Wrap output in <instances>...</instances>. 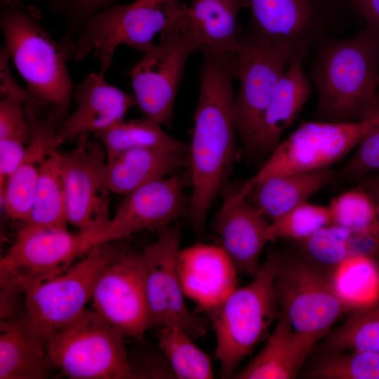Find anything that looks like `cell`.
Returning a JSON list of instances; mask_svg holds the SVG:
<instances>
[{"label": "cell", "instance_id": "41", "mask_svg": "<svg viewBox=\"0 0 379 379\" xmlns=\"http://www.w3.org/2000/svg\"><path fill=\"white\" fill-rule=\"evenodd\" d=\"M355 181L358 186L364 189L371 197L379 215V173L364 175Z\"/></svg>", "mask_w": 379, "mask_h": 379}, {"label": "cell", "instance_id": "28", "mask_svg": "<svg viewBox=\"0 0 379 379\" xmlns=\"http://www.w3.org/2000/svg\"><path fill=\"white\" fill-rule=\"evenodd\" d=\"M299 252L317 265L331 270L355 256L379 258V225L354 230L330 224L297 241Z\"/></svg>", "mask_w": 379, "mask_h": 379}, {"label": "cell", "instance_id": "31", "mask_svg": "<svg viewBox=\"0 0 379 379\" xmlns=\"http://www.w3.org/2000/svg\"><path fill=\"white\" fill-rule=\"evenodd\" d=\"M102 145L107 158L141 148H161L189 152V146L172 137L161 125L145 117L123 119L93 134Z\"/></svg>", "mask_w": 379, "mask_h": 379}, {"label": "cell", "instance_id": "27", "mask_svg": "<svg viewBox=\"0 0 379 379\" xmlns=\"http://www.w3.org/2000/svg\"><path fill=\"white\" fill-rule=\"evenodd\" d=\"M331 168L268 177L252 185L244 194L270 221L307 202L335 179Z\"/></svg>", "mask_w": 379, "mask_h": 379}, {"label": "cell", "instance_id": "11", "mask_svg": "<svg viewBox=\"0 0 379 379\" xmlns=\"http://www.w3.org/2000/svg\"><path fill=\"white\" fill-rule=\"evenodd\" d=\"M248 29L285 44L295 57L336 36L356 16L343 0H250Z\"/></svg>", "mask_w": 379, "mask_h": 379}, {"label": "cell", "instance_id": "17", "mask_svg": "<svg viewBox=\"0 0 379 379\" xmlns=\"http://www.w3.org/2000/svg\"><path fill=\"white\" fill-rule=\"evenodd\" d=\"M184 177L172 174L124 196L114 215L94 233L96 245L117 241L143 230L168 227L188 208Z\"/></svg>", "mask_w": 379, "mask_h": 379}, {"label": "cell", "instance_id": "23", "mask_svg": "<svg viewBox=\"0 0 379 379\" xmlns=\"http://www.w3.org/2000/svg\"><path fill=\"white\" fill-rule=\"evenodd\" d=\"M10 56L0 51V173L10 175L20 164L30 137L26 88L13 77Z\"/></svg>", "mask_w": 379, "mask_h": 379}, {"label": "cell", "instance_id": "37", "mask_svg": "<svg viewBox=\"0 0 379 379\" xmlns=\"http://www.w3.org/2000/svg\"><path fill=\"white\" fill-rule=\"evenodd\" d=\"M331 224L328 206L305 202L270 221L271 241L288 239L304 240Z\"/></svg>", "mask_w": 379, "mask_h": 379}, {"label": "cell", "instance_id": "36", "mask_svg": "<svg viewBox=\"0 0 379 379\" xmlns=\"http://www.w3.org/2000/svg\"><path fill=\"white\" fill-rule=\"evenodd\" d=\"M331 224L354 230L379 225V215L371 197L361 187L334 197L328 206Z\"/></svg>", "mask_w": 379, "mask_h": 379}, {"label": "cell", "instance_id": "8", "mask_svg": "<svg viewBox=\"0 0 379 379\" xmlns=\"http://www.w3.org/2000/svg\"><path fill=\"white\" fill-rule=\"evenodd\" d=\"M177 0L154 6L112 5L90 18L71 40L62 39L69 60L81 61L91 55L105 74L121 45L145 53L155 44L153 39L166 26Z\"/></svg>", "mask_w": 379, "mask_h": 379}, {"label": "cell", "instance_id": "18", "mask_svg": "<svg viewBox=\"0 0 379 379\" xmlns=\"http://www.w3.org/2000/svg\"><path fill=\"white\" fill-rule=\"evenodd\" d=\"M222 203L214 221L221 247L238 272L253 277L258 272L260 254L271 241L268 219L238 189L226 182Z\"/></svg>", "mask_w": 379, "mask_h": 379}, {"label": "cell", "instance_id": "3", "mask_svg": "<svg viewBox=\"0 0 379 379\" xmlns=\"http://www.w3.org/2000/svg\"><path fill=\"white\" fill-rule=\"evenodd\" d=\"M0 27L10 58L26 84L27 103L68 113L74 87L62 43L41 23L38 7L22 0H0Z\"/></svg>", "mask_w": 379, "mask_h": 379}, {"label": "cell", "instance_id": "38", "mask_svg": "<svg viewBox=\"0 0 379 379\" xmlns=\"http://www.w3.org/2000/svg\"><path fill=\"white\" fill-rule=\"evenodd\" d=\"M46 5L53 14L65 20L67 32L62 39L71 40L84 23L98 12L112 5L117 0H32Z\"/></svg>", "mask_w": 379, "mask_h": 379}, {"label": "cell", "instance_id": "33", "mask_svg": "<svg viewBox=\"0 0 379 379\" xmlns=\"http://www.w3.org/2000/svg\"><path fill=\"white\" fill-rule=\"evenodd\" d=\"M159 346L167 359L173 375L180 379L214 378L210 357L176 324L158 328Z\"/></svg>", "mask_w": 379, "mask_h": 379}, {"label": "cell", "instance_id": "13", "mask_svg": "<svg viewBox=\"0 0 379 379\" xmlns=\"http://www.w3.org/2000/svg\"><path fill=\"white\" fill-rule=\"evenodd\" d=\"M233 56L239 81L234 102V120L247 150L278 80L295 56L285 44L248 28L242 29Z\"/></svg>", "mask_w": 379, "mask_h": 379}, {"label": "cell", "instance_id": "12", "mask_svg": "<svg viewBox=\"0 0 379 379\" xmlns=\"http://www.w3.org/2000/svg\"><path fill=\"white\" fill-rule=\"evenodd\" d=\"M274 288L280 312L296 332L317 341L348 312L332 287L329 270L300 252L282 254Z\"/></svg>", "mask_w": 379, "mask_h": 379}, {"label": "cell", "instance_id": "26", "mask_svg": "<svg viewBox=\"0 0 379 379\" xmlns=\"http://www.w3.org/2000/svg\"><path fill=\"white\" fill-rule=\"evenodd\" d=\"M51 366L46 343L23 317L1 320L0 379H44Z\"/></svg>", "mask_w": 379, "mask_h": 379}, {"label": "cell", "instance_id": "5", "mask_svg": "<svg viewBox=\"0 0 379 379\" xmlns=\"http://www.w3.org/2000/svg\"><path fill=\"white\" fill-rule=\"evenodd\" d=\"M202 49L188 6L178 0L159 42L128 72L136 105L145 117L161 126L171 124L187 59Z\"/></svg>", "mask_w": 379, "mask_h": 379}, {"label": "cell", "instance_id": "15", "mask_svg": "<svg viewBox=\"0 0 379 379\" xmlns=\"http://www.w3.org/2000/svg\"><path fill=\"white\" fill-rule=\"evenodd\" d=\"M93 310L126 336L142 339L150 328L142 253L123 251L99 276Z\"/></svg>", "mask_w": 379, "mask_h": 379}, {"label": "cell", "instance_id": "42", "mask_svg": "<svg viewBox=\"0 0 379 379\" xmlns=\"http://www.w3.org/2000/svg\"><path fill=\"white\" fill-rule=\"evenodd\" d=\"M173 0H135L134 2L140 5L154 6Z\"/></svg>", "mask_w": 379, "mask_h": 379}, {"label": "cell", "instance_id": "6", "mask_svg": "<svg viewBox=\"0 0 379 379\" xmlns=\"http://www.w3.org/2000/svg\"><path fill=\"white\" fill-rule=\"evenodd\" d=\"M125 337L93 309H86L54 334L46 347L53 365L70 378H135Z\"/></svg>", "mask_w": 379, "mask_h": 379}, {"label": "cell", "instance_id": "19", "mask_svg": "<svg viewBox=\"0 0 379 379\" xmlns=\"http://www.w3.org/2000/svg\"><path fill=\"white\" fill-rule=\"evenodd\" d=\"M30 137L24 157L0 191L1 206L11 219L26 224L29 220L41 166L61 143L59 128L66 117L65 111L51 108L40 117L38 112L27 109Z\"/></svg>", "mask_w": 379, "mask_h": 379}, {"label": "cell", "instance_id": "30", "mask_svg": "<svg viewBox=\"0 0 379 379\" xmlns=\"http://www.w3.org/2000/svg\"><path fill=\"white\" fill-rule=\"evenodd\" d=\"M332 287L348 312L379 299V262L369 256L350 258L329 270Z\"/></svg>", "mask_w": 379, "mask_h": 379}, {"label": "cell", "instance_id": "34", "mask_svg": "<svg viewBox=\"0 0 379 379\" xmlns=\"http://www.w3.org/2000/svg\"><path fill=\"white\" fill-rule=\"evenodd\" d=\"M328 352L368 351L379 353V299L352 312L340 326L326 335Z\"/></svg>", "mask_w": 379, "mask_h": 379}, {"label": "cell", "instance_id": "29", "mask_svg": "<svg viewBox=\"0 0 379 379\" xmlns=\"http://www.w3.org/2000/svg\"><path fill=\"white\" fill-rule=\"evenodd\" d=\"M249 6L250 0H192L189 15L203 48L233 55L242 31L238 16Z\"/></svg>", "mask_w": 379, "mask_h": 379}, {"label": "cell", "instance_id": "39", "mask_svg": "<svg viewBox=\"0 0 379 379\" xmlns=\"http://www.w3.org/2000/svg\"><path fill=\"white\" fill-rule=\"evenodd\" d=\"M357 149L338 173L340 179L357 180L379 172V123L361 139Z\"/></svg>", "mask_w": 379, "mask_h": 379}, {"label": "cell", "instance_id": "22", "mask_svg": "<svg viewBox=\"0 0 379 379\" xmlns=\"http://www.w3.org/2000/svg\"><path fill=\"white\" fill-rule=\"evenodd\" d=\"M303 58L294 57L278 80L261 123L247 149L251 155H270L308 100L310 84L302 67Z\"/></svg>", "mask_w": 379, "mask_h": 379}, {"label": "cell", "instance_id": "9", "mask_svg": "<svg viewBox=\"0 0 379 379\" xmlns=\"http://www.w3.org/2000/svg\"><path fill=\"white\" fill-rule=\"evenodd\" d=\"M95 246L89 234L24 225L0 260L1 296L18 298Z\"/></svg>", "mask_w": 379, "mask_h": 379}, {"label": "cell", "instance_id": "1", "mask_svg": "<svg viewBox=\"0 0 379 379\" xmlns=\"http://www.w3.org/2000/svg\"><path fill=\"white\" fill-rule=\"evenodd\" d=\"M199 95L194 116L189 166L192 193L187 212L198 233L204 230L210 207L227 182L236 154L234 115L237 79L233 55L204 48Z\"/></svg>", "mask_w": 379, "mask_h": 379}, {"label": "cell", "instance_id": "4", "mask_svg": "<svg viewBox=\"0 0 379 379\" xmlns=\"http://www.w3.org/2000/svg\"><path fill=\"white\" fill-rule=\"evenodd\" d=\"M282 254L269 253L253 280L237 287L209 312L221 375L232 378L242 360L267 335L278 316L275 279Z\"/></svg>", "mask_w": 379, "mask_h": 379}, {"label": "cell", "instance_id": "2", "mask_svg": "<svg viewBox=\"0 0 379 379\" xmlns=\"http://www.w3.org/2000/svg\"><path fill=\"white\" fill-rule=\"evenodd\" d=\"M379 40L364 27L317 46L310 74L318 95L314 120L357 121L379 114Z\"/></svg>", "mask_w": 379, "mask_h": 379}, {"label": "cell", "instance_id": "7", "mask_svg": "<svg viewBox=\"0 0 379 379\" xmlns=\"http://www.w3.org/2000/svg\"><path fill=\"white\" fill-rule=\"evenodd\" d=\"M113 242L94 246L63 272L25 293L21 317L46 346L54 334L86 310L101 272L124 251Z\"/></svg>", "mask_w": 379, "mask_h": 379}, {"label": "cell", "instance_id": "14", "mask_svg": "<svg viewBox=\"0 0 379 379\" xmlns=\"http://www.w3.org/2000/svg\"><path fill=\"white\" fill-rule=\"evenodd\" d=\"M181 239L178 225L158 230L155 241L143 251L150 328L176 324L192 338L204 336L206 325L189 310L177 270Z\"/></svg>", "mask_w": 379, "mask_h": 379}, {"label": "cell", "instance_id": "40", "mask_svg": "<svg viewBox=\"0 0 379 379\" xmlns=\"http://www.w3.org/2000/svg\"><path fill=\"white\" fill-rule=\"evenodd\" d=\"M379 40V0H343Z\"/></svg>", "mask_w": 379, "mask_h": 379}, {"label": "cell", "instance_id": "25", "mask_svg": "<svg viewBox=\"0 0 379 379\" xmlns=\"http://www.w3.org/2000/svg\"><path fill=\"white\" fill-rule=\"evenodd\" d=\"M317 340L296 332L285 314L258 354L241 371L237 379H292L296 378Z\"/></svg>", "mask_w": 379, "mask_h": 379}, {"label": "cell", "instance_id": "35", "mask_svg": "<svg viewBox=\"0 0 379 379\" xmlns=\"http://www.w3.org/2000/svg\"><path fill=\"white\" fill-rule=\"evenodd\" d=\"M306 375L314 379H379V353L326 352L316 359Z\"/></svg>", "mask_w": 379, "mask_h": 379}, {"label": "cell", "instance_id": "16", "mask_svg": "<svg viewBox=\"0 0 379 379\" xmlns=\"http://www.w3.org/2000/svg\"><path fill=\"white\" fill-rule=\"evenodd\" d=\"M78 138L72 151L61 153L67 219L78 231L94 234L110 218L105 183L107 155L100 142L88 140L87 135Z\"/></svg>", "mask_w": 379, "mask_h": 379}, {"label": "cell", "instance_id": "32", "mask_svg": "<svg viewBox=\"0 0 379 379\" xmlns=\"http://www.w3.org/2000/svg\"><path fill=\"white\" fill-rule=\"evenodd\" d=\"M67 224L61 153L55 150L41 166L31 216L28 222L24 225L67 229Z\"/></svg>", "mask_w": 379, "mask_h": 379}, {"label": "cell", "instance_id": "10", "mask_svg": "<svg viewBox=\"0 0 379 379\" xmlns=\"http://www.w3.org/2000/svg\"><path fill=\"white\" fill-rule=\"evenodd\" d=\"M379 123V114L349 122L324 121L302 123L270 153L260 170L241 187L246 191L268 177L330 168L356 147Z\"/></svg>", "mask_w": 379, "mask_h": 379}, {"label": "cell", "instance_id": "21", "mask_svg": "<svg viewBox=\"0 0 379 379\" xmlns=\"http://www.w3.org/2000/svg\"><path fill=\"white\" fill-rule=\"evenodd\" d=\"M72 98L77 107L59 128L61 144L112 126L136 105L133 95L109 84L100 72H91L74 87Z\"/></svg>", "mask_w": 379, "mask_h": 379}, {"label": "cell", "instance_id": "20", "mask_svg": "<svg viewBox=\"0 0 379 379\" xmlns=\"http://www.w3.org/2000/svg\"><path fill=\"white\" fill-rule=\"evenodd\" d=\"M176 262L185 296L208 312L237 288L239 272L221 246H188L179 250Z\"/></svg>", "mask_w": 379, "mask_h": 379}, {"label": "cell", "instance_id": "24", "mask_svg": "<svg viewBox=\"0 0 379 379\" xmlns=\"http://www.w3.org/2000/svg\"><path fill=\"white\" fill-rule=\"evenodd\" d=\"M188 153L161 148H141L107 158L105 187L109 192L125 196L189 164Z\"/></svg>", "mask_w": 379, "mask_h": 379}]
</instances>
